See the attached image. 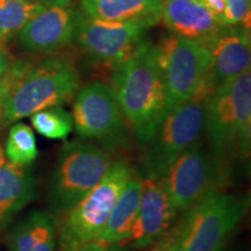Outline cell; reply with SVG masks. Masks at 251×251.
Returning a JSON list of instances; mask_svg holds the SVG:
<instances>
[{
  "instance_id": "obj_1",
  "label": "cell",
  "mask_w": 251,
  "mask_h": 251,
  "mask_svg": "<svg viewBox=\"0 0 251 251\" xmlns=\"http://www.w3.org/2000/svg\"><path fill=\"white\" fill-rule=\"evenodd\" d=\"M112 89L128 127L146 146L171 111L153 46L144 42L130 57L113 67Z\"/></svg>"
},
{
  "instance_id": "obj_2",
  "label": "cell",
  "mask_w": 251,
  "mask_h": 251,
  "mask_svg": "<svg viewBox=\"0 0 251 251\" xmlns=\"http://www.w3.org/2000/svg\"><path fill=\"white\" fill-rule=\"evenodd\" d=\"M14 78L5 97L1 126L15 124L34 113L71 101L79 90V76L70 61L61 57L39 63H14Z\"/></svg>"
},
{
  "instance_id": "obj_3",
  "label": "cell",
  "mask_w": 251,
  "mask_h": 251,
  "mask_svg": "<svg viewBox=\"0 0 251 251\" xmlns=\"http://www.w3.org/2000/svg\"><path fill=\"white\" fill-rule=\"evenodd\" d=\"M205 130L220 161L247 159L251 146V72L216 87L206 98Z\"/></svg>"
},
{
  "instance_id": "obj_4",
  "label": "cell",
  "mask_w": 251,
  "mask_h": 251,
  "mask_svg": "<svg viewBox=\"0 0 251 251\" xmlns=\"http://www.w3.org/2000/svg\"><path fill=\"white\" fill-rule=\"evenodd\" d=\"M134 175L126 159H113L101 180L76 206L56 216L57 251H78L102 234L113 207Z\"/></svg>"
},
{
  "instance_id": "obj_5",
  "label": "cell",
  "mask_w": 251,
  "mask_h": 251,
  "mask_svg": "<svg viewBox=\"0 0 251 251\" xmlns=\"http://www.w3.org/2000/svg\"><path fill=\"white\" fill-rule=\"evenodd\" d=\"M153 52L171 109L207 98L213 91L212 59L202 45L169 34L153 46Z\"/></svg>"
},
{
  "instance_id": "obj_6",
  "label": "cell",
  "mask_w": 251,
  "mask_h": 251,
  "mask_svg": "<svg viewBox=\"0 0 251 251\" xmlns=\"http://www.w3.org/2000/svg\"><path fill=\"white\" fill-rule=\"evenodd\" d=\"M112 162L111 153L94 143L74 140L63 144L49 184L51 214L56 218L76 206L101 180Z\"/></svg>"
},
{
  "instance_id": "obj_7",
  "label": "cell",
  "mask_w": 251,
  "mask_h": 251,
  "mask_svg": "<svg viewBox=\"0 0 251 251\" xmlns=\"http://www.w3.org/2000/svg\"><path fill=\"white\" fill-rule=\"evenodd\" d=\"M247 211V201L235 194L213 191L185 211L177 225L180 251H224Z\"/></svg>"
},
{
  "instance_id": "obj_8",
  "label": "cell",
  "mask_w": 251,
  "mask_h": 251,
  "mask_svg": "<svg viewBox=\"0 0 251 251\" xmlns=\"http://www.w3.org/2000/svg\"><path fill=\"white\" fill-rule=\"evenodd\" d=\"M206 98H194L168 113L141 158V178H161L177 157L199 143L205 131Z\"/></svg>"
},
{
  "instance_id": "obj_9",
  "label": "cell",
  "mask_w": 251,
  "mask_h": 251,
  "mask_svg": "<svg viewBox=\"0 0 251 251\" xmlns=\"http://www.w3.org/2000/svg\"><path fill=\"white\" fill-rule=\"evenodd\" d=\"M75 97L71 114L79 136L96 141L108 152L128 146L130 129L111 85L91 81Z\"/></svg>"
},
{
  "instance_id": "obj_10",
  "label": "cell",
  "mask_w": 251,
  "mask_h": 251,
  "mask_svg": "<svg viewBox=\"0 0 251 251\" xmlns=\"http://www.w3.org/2000/svg\"><path fill=\"white\" fill-rule=\"evenodd\" d=\"M163 178L179 213L187 211L209 192L221 191L230 179V166L197 143L175 159Z\"/></svg>"
},
{
  "instance_id": "obj_11",
  "label": "cell",
  "mask_w": 251,
  "mask_h": 251,
  "mask_svg": "<svg viewBox=\"0 0 251 251\" xmlns=\"http://www.w3.org/2000/svg\"><path fill=\"white\" fill-rule=\"evenodd\" d=\"M146 29L140 24L101 20L77 11L75 40L93 61L115 67L146 42Z\"/></svg>"
},
{
  "instance_id": "obj_12",
  "label": "cell",
  "mask_w": 251,
  "mask_h": 251,
  "mask_svg": "<svg viewBox=\"0 0 251 251\" xmlns=\"http://www.w3.org/2000/svg\"><path fill=\"white\" fill-rule=\"evenodd\" d=\"M40 11L19 31L25 50L51 54L75 39L77 9L72 0H41Z\"/></svg>"
},
{
  "instance_id": "obj_13",
  "label": "cell",
  "mask_w": 251,
  "mask_h": 251,
  "mask_svg": "<svg viewBox=\"0 0 251 251\" xmlns=\"http://www.w3.org/2000/svg\"><path fill=\"white\" fill-rule=\"evenodd\" d=\"M177 214L164 178H142L139 211L128 243L137 249L151 246L171 228Z\"/></svg>"
},
{
  "instance_id": "obj_14",
  "label": "cell",
  "mask_w": 251,
  "mask_h": 251,
  "mask_svg": "<svg viewBox=\"0 0 251 251\" xmlns=\"http://www.w3.org/2000/svg\"><path fill=\"white\" fill-rule=\"evenodd\" d=\"M202 45L212 59L213 90L250 69L249 27L222 25Z\"/></svg>"
},
{
  "instance_id": "obj_15",
  "label": "cell",
  "mask_w": 251,
  "mask_h": 251,
  "mask_svg": "<svg viewBox=\"0 0 251 251\" xmlns=\"http://www.w3.org/2000/svg\"><path fill=\"white\" fill-rule=\"evenodd\" d=\"M161 19L175 35L203 43L222 26L198 0H163Z\"/></svg>"
},
{
  "instance_id": "obj_16",
  "label": "cell",
  "mask_w": 251,
  "mask_h": 251,
  "mask_svg": "<svg viewBox=\"0 0 251 251\" xmlns=\"http://www.w3.org/2000/svg\"><path fill=\"white\" fill-rule=\"evenodd\" d=\"M36 181L28 166L5 162L0 168V231L34 199Z\"/></svg>"
},
{
  "instance_id": "obj_17",
  "label": "cell",
  "mask_w": 251,
  "mask_h": 251,
  "mask_svg": "<svg viewBox=\"0 0 251 251\" xmlns=\"http://www.w3.org/2000/svg\"><path fill=\"white\" fill-rule=\"evenodd\" d=\"M9 251H57V225L51 213L33 211L7 234Z\"/></svg>"
},
{
  "instance_id": "obj_18",
  "label": "cell",
  "mask_w": 251,
  "mask_h": 251,
  "mask_svg": "<svg viewBox=\"0 0 251 251\" xmlns=\"http://www.w3.org/2000/svg\"><path fill=\"white\" fill-rule=\"evenodd\" d=\"M163 0H81V11L101 20L135 23L149 28L161 19Z\"/></svg>"
},
{
  "instance_id": "obj_19",
  "label": "cell",
  "mask_w": 251,
  "mask_h": 251,
  "mask_svg": "<svg viewBox=\"0 0 251 251\" xmlns=\"http://www.w3.org/2000/svg\"><path fill=\"white\" fill-rule=\"evenodd\" d=\"M142 178L131 176L113 207L102 234L97 241L103 244L128 243L136 221Z\"/></svg>"
},
{
  "instance_id": "obj_20",
  "label": "cell",
  "mask_w": 251,
  "mask_h": 251,
  "mask_svg": "<svg viewBox=\"0 0 251 251\" xmlns=\"http://www.w3.org/2000/svg\"><path fill=\"white\" fill-rule=\"evenodd\" d=\"M41 0H0V41L11 40L40 11Z\"/></svg>"
},
{
  "instance_id": "obj_21",
  "label": "cell",
  "mask_w": 251,
  "mask_h": 251,
  "mask_svg": "<svg viewBox=\"0 0 251 251\" xmlns=\"http://www.w3.org/2000/svg\"><path fill=\"white\" fill-rule=\"evenodd\" d=\"M5 157L14 164L28 166L36 159L37 146L34 131L23 122H15L8 131Z\"/></svg>"
},
{
  "instance_id": "obj_22",
  "label": "cell",
  "mask_w": 251,
  "mask_h": 251,
  "mask_svg": "<svg viewBox=\"0 0 251 251\" xmlns=\"http://www.w3.org/2000/svg\"><path fill=\"white\" fill-rule=\"evenodd\" d=\"M30 122L37 133L52 140L65 139L74 128L72 114L61 106L34 113Z\"/></svg>"
},
{
  "instance_id": "obj_23",
  "label": "cell",
  "mask_w": 251,
  "mask_h": 251,
  "mask_svg": "<svg viewBox=\"0 0 251 251\" xmlns=\"http://www.w3.org/2000/svg\"><path fill=\"white\" fill-rule=\"evenodd\" d=\"M226 8L222 25H241L246 23L250 14V0H225Z\"/></svg>"
},
{
  "instance_id": "obj_24",
  "label": "cell",
  "mask_w": 251,
  "mask_h": 251,
  "mask_svg": "<svg viewBox=\"0 0 251 251\" xmlns=\"http://www.w3.org/2000/svg\"><path fill=\"white\" fill-rule=\"evenodd\" d=\"M151 246L149 251H180V236L177 226L169 229Z\"/></svg>"
},
{
  "instance_id": "obj_25",
  "label": "cell",
  "mask_w": 251,
  "mask_h": 251,
  "mask_svg": "<svg viewBox=\"0 0 251 251\" xmlns=\"http://www.w3.org/2000/svg\"><path fill=\"white\" fill-rule=\"evenodd\" d=\"M14 78V65L12 64L7 71L2 76H0V126H1V115L2 107H4L5 97L7 94L9 87L12 85V81Z\"/></svg>"
},
{
  "instance_id": "obj_26",
  "label": "cell",
  "mask_w": 251,
  "mask_h": 251,
  "mask_svg": "<svg viewBox=\"0 0 251 251\" xmlns=\"http://www.w3.org/2000/svg\"><path fill=\"white\" fill-rule=\"evenodd\" d=\"M78 251H129V248L126 246V243L103 244L99 241H94L84 246Z\"/></svg>"
},
{
  "instance_id": "obj_27",
  "label": "cell",
  "mask_w": 251,
  "mask_h": 251,
  "mask_svg": "<svg viewBox=\"0 0 251 251\" xmlns=\"http://www.w3.org/2000/svg\"><path fill=\"white\" fill-rule=\"evenodd\" d=\"M202 4L207 9H208L209 13L222 25V18H224L226 8L225 0H203Z\"/></svg>"
},
{
  "instance_id": "obj_28",
  "label": "cell",
  "mask_w": 251,
  "mask_h": 251,
  "mask_svg": "<svg viewBox=\"0 0 251 251\" xmlns=\"http://www.w3.org/2000/svg\"><path fill=\"white\" fill-rule=\"evenodd\" d=\"M11 59H9L7 52L5 51V49L2 48L1 41H0V76L5 74L11 67Z\"/></svg>"
},
{
  "instance_id": "obj_29",
  "label": "cell",
  "mask_w": 251,
  "mask_h": 251,
  "mask_svg": "<svg viewBox=\"0 0 251 251\" xmlns=\"http://www.w3.org/2000/svg\"><path fill=\"white\" fill-rule=\"evenodd\" d=\"M5 162H6V157H5L4 149H2V147L0 146V168L5 164Z\"/></svg>"
},
{
  "instance_id": "obj_30",
  "label": "cell",
  "mask_w": 251,
  "mask_h": 251,
  "mask_svg": "<svg viewBox=\"0 0 251 251\" xmlns=\"http://www.w3.org/2000/svg\"><path fill=\"white\" fill-rule=\"evenodd\" d=\"M198 1H200V2H202V1H203V0H198Z\"/></svg>"
}]
</instances>
